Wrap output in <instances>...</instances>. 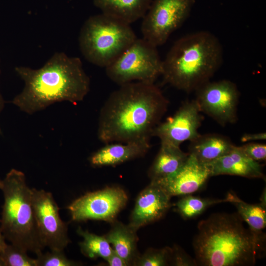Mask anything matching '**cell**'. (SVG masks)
Instances as JSON below:
<instances>
[{
  "label": "cell",
  "mask_w": 266,
  "mask_h": 266,
  "mask_svg": "<svg viewBox=\"0 0 266 266\" xmlns=\"http://www.w3.org/2000/svg\"><path fill=\"white\" fill-rule=\"evenodd\" d=\"M136 38L130 24L101 13L90 17L84 23L79 44L89 62L105 68Z\"/></svg>",
  "instance_id": "obj_6"
},
{
  "label": "cell",
  "mask_w": 266,
  "mask_h": 266,
  "mask_svg": "<svg viewBox=\"0 0 266 266\" xmlns=\"http://www.w3.org/2000/svg\"><path fill=\"white\" fill-rule=\"evenodd\" d=\"M195 2V0H153L143 17V38L157 47L163 45L188 18Z\"/></svg>",
  "instance_id": "obj_8"
},
{
  "label": "cell",
  "mask_w": 266,
  "mask_h": 266,
  "mask_svg": "<svg viewBox=\"0 0 266 266\" xmlns=\"http://www.w3.org/2000/svg\"><path fill=\"white\" fill-rule=\"evenodd\" d=\"M3 103H4V101H3V100L2 99V98L0 94V112L1 111L2 108H3ZM0 133H1V129L0 128Z\"/></svg>",
  "instance_id": "obj_32"
},
{
  "label": "cell",
  "mask_w": 266,
  "mask_h": 266,
  "mask_svg": "<svg viewBox=\"0 0 266 266\" xmlns=\"http://www.w3.org/2000/svg\"><path fill=\"white\" fill-rule=\"evenodd\" d=\"M237 214L214 213L198 225L193 246L197 264L252 266L264 236L246 229Z\"/></svg>",
  "instance_id": "obj_3"
},
{
  "label": "cell",
  "mask_w": 266,
  "mask_h": 266,
  "mask_svg": "<svg viewBox=\"0 0 266 266\" xmlns=\"http://www.w3.org/2000/svg\"><path fill=\"white\" fill-rule=\"evenodd\" d=\"M15 70L24 81V87L11 102L29 114L56 102L76 104L90 90V78L81 60L63 52L55 53L39 68L17 66Z\"/></svg>",
  "instance_id": "obj_2"
},
{
  "label": "cell",
  "mask_w": 266,
  "mask_h": 266,
  "mask_svg": "<svg viewBox=\"0 0 266 266\" xmlns=\"http://www.w3.org/2000/svg\"><path fill=\"white\" fill-rule=\"evenodd\" d=\"M176 203L177 212L185 219L195 218L203 212L208 207L223 202H229L227 196L224 199L201 198L190 195L184 196Z\"/></svg>",
  "instance_id": "obj_23"
},
{
  "label": "cell",
  "mask_w": 266,
  "mask_h": 266,
  "mask_svg": "<svg viewBox=\"0 0 266 266\" xmlns=\"http://www.w3.org/2000/svg\"><path fill=\"white\" fill-rule=\"evenodd\" d=\"M266 138V133H245L241 136L240 140L241 142L246 143L257 140H265Z\"/></svg>",
  "instance_id": "obj_30"
},
{
  "label": "cell",
  "mask_w": 266,
  "mask_h": 266,
  "mask_svg": "<svg viewBox=\"0 0 266 266\" xmlns=\"http://www.w3.org/2000/svg\"><path fill=\"white\" fill-rule=\"evenodd\" d=\"M223 58L222 45L213 33L186 35L174 42L163 61L164 82L187 93L195 91L210 81Z\"/></svg>",
  "instance_id": "obj_4"
},
{
  "label": "cell",
  "mask_w": 266,
  "mask_h": 266,
  "mask_svg": "<svg viewBox=\"0 0 266 266\" xmlns=\"http://www.w3.org/2000/svg\"><path fill=\"white\" fill-rule=\"evenodd\" d=\"M110 266H127V263L114 250L106 260Z\"/></svg>",
  "instance_id": "obj_29"
},
{
  "label": "cell",
  "mask_w": 266,
  "mask_h": 266,
  "mask_svg": "<svg viewBox=\"0 0 266 266\" xmlns=\"http://www.w3.org/2000/svg\"><path fill=\"white\" fill-rule=\"evenodd\" d=\"M195 92V100L201 112L220 126L236 122L239 92L235 83L228 80L209 81Z\"/></svg>",
  "instance_id": "obj_10"
},
{
  "label": "cell",
  "mask_w": 266,
  "mask_h": 266,
  "mask_svg": "<svg viewBox=\"0 0 266 266\" xmlns=\"http://www.w3.org/2000/svg\"><path fill=\"white\" fill-rule=\"evenodd\" d=\"M7 244L5 242V238L3 237L1 233L0 226V250L2 249Z\"/></svg>",
  "instance_id": "obj_31"
},
{
  "label": "cell",
  "mask_w": 266,
  "mask_h": 266,
  "mask_svg": "<svg viewBox=\"0 0 266 266\" xmlns=\"http://www.w3.org/2000/svg\"><path fill=\"white\" fill-rule=\"evenodd\" d=\"M162 71L163 61L157 47L143 38H136L105 67L108 77L120 86L134 81L154 83Z\"/></svg>",
  "instance_id": "obj_7"
},
{
  "label": "cell",
  "mask_w": 266,
  "mask_h": 266,
  "mask_svg": "<svg viewBox=\"0 0 266 266\" xmlns=\"http://www.w3.org/2000/svg\"><path fill=\"white\" fill-rule=\"evenodd\" d=\"M170 198L162 187L151 181L137 197L128 225L137 231L160 219L170 207Z\"/></svg>",
  "instance_id": "obj_14"
},
{
  "label": "cell",
  "mask_w": 266,
  "mask_h": 266,
  "mask_svg": "<svg viewBox=\"0 0 266 266\" xmlns=\"http://www.w3.org/2000/svg\"><path fill=\"white\" fill-rule=\"evenodd\" d=\"M0 258L4 266H37L36 259L30 257L27 252L12 244H6L0 250Z\"/></svg>",
  "instance_id": "obj_24"
},
{
  "label": "cell",
  "mask_w": 266,
  "mask_h": 266,
  "mask_svg": "<svg viewBox=\"0 0 266 266\" xmlns=\"http://www.w3.org/2000/svg\"><path fill=\"white\" fill-rule=\"evenodd\" d=\"M77 232L83 238L79 243L81 253L91 259L101 258L106 260L113 248L104 235L100 236L78 228Z\"/></svg>",
  "instance_id": "obj_22"
},
{
  "label": "cell",
  "mask_w": 266,
  "mask_h": 266,
  "mask_svg": "<svg viewBox=\"0 0 266 266\" xmlns=\"http://www.w3.org/2000/svg\"><path fill=\"white\" fill-rule=\"evenodd\" d=\"M238 149L252 160L259 162L266 159V144L258 142H246Z\"/></svg>",
  "instance_id": "obj_27"
},
{
  "label": "cell",
  "mask_w": 266,
  "mask_h": 266,
  "mask_svg": "<svg viewBox=\"0 0 266 266\" xmlns=\"http://www.w3.org/2000/svg\"><path fill=\"white\" fill-rule=\"evenodd\" d=\"M229 202L236 207L238 214L249 226V229L257 234H261L266 226V203L252 204L247 203L233 193H229Z\"/></svg>",
  "instance_id": "obj_21"
},
{
  "label": "cell",
  "mask_w": 266,
  "mask_h": 266,
  "mask_svg": "<svg viewBox=\"0 0 266 266\" xmlns=\"http://www.w3.org/2000/svg\"><path fill=\"white\" fill-rule=\"evenodd\" d=\"M128 200L127 193L121 188L107 187L77 198L67 209L74 221L94 220L111 223L126 206Z\"/></svg>",
  "instance_id": "obj_9"
},
{
  "label": "cell",
  "mask_w": 266,
  "mask_h": 266,
  "mask_svg": "<svg viewBox=\"0 0 266 266\" xmlns=\"http://www.w3.org/2000/svg\"><path fill=\"white\" fill-rule=\"evenodd\" d=\"M168 104L154 83L136 81L120 85L100 109L98 138L106 144L150 140Z\"/></svg>",
  "instance_id": "obj_1"
},
{
  "label": "cell",
  "mask_w": 266,
  "mask_h": 266,
  "mask_svg": "<svg viewBox=\"0 0 266 266\" xmlns=\"http://www.w3.org/2000/svg\"><path fill=\"white\" fill-rule=\"evenodd\" d=\"M0 266H4V263L0 258Z\"/></svg>",
  "instance_id": "obj_33"
},
{
  "label": "cell",
  "mask_w": 266,
  "mask_h": 266,
  "mask_svg": "<svg viewBox=\"0 0 266 266\" xmlns=\"http://www.w3.org/2000/svg\"><path fill=\"white\" fill-rule=\"evenodd\" d=\"M2 186V181L0 180V189H1Z\"/></svg>",
  "instance_id": "obj_34"
},
{
  "label": "cell",
  "mask_w": 266,
  "mask_h": 266,
  "mask_svg": "<svg viewBox=\"0 0 266 266\" xmlns=\"http://www.w3.org/2000/svg\"><path fill=\"white\" fill-rule=\"evenodd\" d=\"M37 266H74L78 263L67 258L63 250H53L36 254Z\"/></svg>",
  "instance_id": "obj_26"
},
{
  "label": "cell",
  "mask_w": 266,
  "mask_h": 266,
  "mask_svg": "<svg viewBox=\"0 0 266 266\" xmlns=\"http://www.w3.org/2000/svg\"><path fill=\"white\" fill-rule=\"evenodd\" d=\"M172 248H150L142 255H139L133 266H165L170 264Z\"/></svg>",
  "instance_id": "obj_25"
},
{
  "label": "cell",
  "mask_w": 266,
  "mask_h": 266,
  "mask_svg": "<svg viewBox=\"0 0 266 266\" xmlns=\"http://www.w3.org/2000/svg\"><path fill=\"white\" fill-rule=\"evenodd\" d=\"M33 205L40 240L50 250H64L70 242L67 224L59 214V207L52 194L32 188Z\"/></svg>",
  "instance_id": "obj_11"
},
{
  "label": "cell",
  "mask_w": 266,
  "mask_h": 266,
  "mask_svg": "<svg viewBox=\"0 0 266 266\" xmlns=\"http://www.w3.org/2000/svg\"><path fill=\"white\" fill-rule=\"evenodd\" d=\"M170 264L178 266H192L197 265L195 260L193 259L181 248L176 246L172 248Z\"/></svg>",
  "instance_id": "obj_28"
},
{
  "label": "cell",
  "mask_w": 266,
  "mask_h": 266,
  "mask_svg": "<svg viewBox=\"0 0 266 266\" xmlns=\"http://www.w3.org/2000/svg\"><path fill=\"white\" fill-rule=\"evenodd\" d=\"M150 148L149 139L106 143L91 155L89 162L95 167L113 166L144 156Z\"/></svg>",
  "instance_id": "obj_15"
},
{
  "label": "cell",
  "mask_w": 266,
  "mask_h": 266,
  "mask_svg": "<svg viewBox=\"0 0 266 266\" xmlns=\"http://www.w3.org/2000/svg\"><path fill=\"white\" fill-rule=\"evenodd\" d=\"M210 177L207 164L201 163L195 156L189 154L184 165L174 174L151 181L159 185L172 197L186 196L197 192Z\"/></svg>",
  "instance_id": "obj_13"
},
{
  "label": "cell",
  "mask_w": 266,
  "mask_h": 266,
  "mask_svg": "<svg viewBox=\"0 0 266 266\" xmlns=\"http://www.w3.org/2000/svg\"><path fill=\"white\" fill-rule=\"evenodd\" d=\"M189 153L180 146L161 143L159 151L148 170L151 181L167 177L176 172L187 160Z\"/></svg>",
  "instance_id": "obj_20"
},
{
  "label": "cell",
  "mask_w": 266,
  "mask_h": 266,
  "mask_svg": "<svg viewBox=\"0 0 266 266\" xmlns=\"http://www.w3.org/2000/svg\"><path fill=\"white\" fill-rule=\"evenodd\" d=\"M195 100L186 101L176 112L154 129L152 136L158 137L161 143L176 146L191 141L199 135L202 116Z\"/></svg>",
  "instance_id": "obj_12"
},
{
  "label": "cell",
  "mask_w": 266,
  "mask_h": 266,
  "mask_svg": "<svg viewBox=\"0 0 266 266\" xmlns=\"http://www.w3.org/2000/svg\"><path fill=\"white\" fill-rule=\"evenodd\" d=\"M4 203L0 229L5 239L26 252L37 254L45 248L35 220L32 188L24 173L12 169L1 180Z\"/></svg>",
  "instance_id": "obj_5"
},
{
  "label": "cell",
  "mask_w": 266,
  "mask_h": 266,
  "mask_svg": "<svg viewBox=\"0 0 266 266\" xmlns=\"http://www.w3.org/2000/svg\"><path fill=\"white\" fill-rule=\"evenodd\" d=\"M153 0H94L102 13L128 24L142 18Z\"/></svg>",
  "instance_id": "obj_18"
},
{
  "label": "cell",
  "mask_w": 266,
  "mask_h": 266,
  "mask_svg": "<svg viewBox=\"0 0 266 266\" xmlns=\"http://www.w3.org/2000/svg\"><path fill=\"white\" fill-rule=\"evenodd\" d=\"M211 176L232 175L250 178H264L262 165L241 152L235 145L225 155L207 164Z\"/></svg>",
  "instance_id": "obj_16"
},
{
  "label": "cell",
  "mask_w": 266,
  "mask_h": 266,
  "mask_svg": "<svg viewBox=\"0 0 266 266\" xmlns=\"http://www.w3.org/2000/svg\"><path fill=\"white\" fill-rule=\"evenodd\" d=\"M111 224V229L104 236L109 244H112L113 250L128 265L133 266L139 255L137 249V231L116 220Z\"/></svg>",
  "instance_id": "obj_19"
},
{
  "label": "cell",
  "mask_w": 266,
  "mask_h": 266,
  "mask_svg": "<svg viewBox=\"0 0 266 266\" xmlns=\"http://www.w3.org/2000/svg\"><path fill=\"white\" fill-rule=\"evenodd\" d=\"M235 146L231 140L218 133L199 134L190 141L189 153L201 163L208 164L231 151Z\"/></svg>",
  "instance_id": "obj_17"
}]
</instances>
